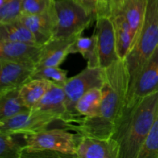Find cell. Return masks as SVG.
<instances>
[{
  "label": "cell",
  "instance_id": "3957f363",
  "mask_svg": "<svg viewBox=\"0 0 158 158\" xmlns=\"http://www.w3.org/2000/svg\"><path fill=\"white\" fill-rule=\"evenodd\" d=\"M158 46V0H148L146 15L134 48L126 58L130 83Z\"/></svg>",
  "mask_w": 158,
  "mask_h": 158
},
{
  "label": "cell",
  "instance_id": "9a60e30c",
  "mask_svg": "<svg viewBox=\"0 0 158 158\" xmlns=\"http://www.w3.org/2000/svg\"><path fill=\"white\" fill-rule=\"evenodd\" d=\"M32 110L52 114L58 117L60 122L66 117V94L63 86L52 83L38 103Z\"/></svg>",
  "mask_w": 158,
  "mask_h": 158
},
{
  "label": "cell",
  "instance_id": "7c38bea8",
  "mask_svg": "<svg viewBox=\"0 0 158 158\" xmlns=\"http://www.w3.org/2000/svg\"><path fill=\"white\" fill-rule=\"evenodd\" d=\"M19 19L32 32L40 46L54 38L56 27V15L53 6L45 12L37 14H21Z\"/></svg>",
  "mask_w": 158,
  "mask_h": 158
},
{
  "label": "cell",
  "instance_id": "4316f807",
  "mask_svg": "<svg viewBox=\"0 0 158 158\" xmlns=\"http://www.w3.org/2000/svg\"><path fill=\"white\" fill-rule=\"evenodd\" d=\"M55 0H23L21 14L30 15L45 12L52 7Z\"/></svg>",
  "mask_w": 158,
  "mask_h": 158
},
{
  "label": "cell",
  "instance_id": "e0dca14e",
  "mask_svg": "<svg viewBox=\"0 0 158 158\" xmlns=\"http://www.w3.org/2000/svg\"><path fill=\"white\" fill-rule=\"evenodd\" d=\"M52 82L46 79H32L19 89V94L25 106L32 110L50 89Z\"/></svg>",
  "mask_w": 158,
  "mask_h": 158
},
{
  "label": "cell",
  "instance_id": "8fae6325",
  "mask_svg": "<svg viewBox=\"0 0 158 158\" xmlns=\"http://www.w3.org/2000/svg\"><path fill=\"white\" fill-rule=\"evenodd\" d=\"M34 63L0 59V94L20 89L32 79Z\"/></svg>",
  "mask_w": 158,
  "mask_h": 158
},
{
  "label": "cell",
  "instance_id": "d6986e66",
  "mask_svg": "<svg viewBox=\"0 0 158 158\" xmlns=\"http://www.w3.org/2000/svg\"><path fill=\"white\" fill-rule=\"evenodd\" d=\"M114 25L117 43V51L119 58L125 60L131 52L134 44L132 32L122 14L111 18Z\"/></svg>",
  "mask_w": 158,
  "mask_h": 158
},
{
  "label": "cell",
  "instance_id": "2e32d148",
  "mask_svg": "<svg viewBox=\"0 0 158 158\" xmlns=\"http://www.w3.org/2000/svg\"><path fill=\"white\" fill-rule=\"evenodd\" d=\"M148 6V0H124L121 14L129 25L134 38L133 48L140 33ZM132 48V49H133Z\"/></svg>",
  "mask_w": 158,
  "mask_h": 158
},
{
  "label": "cell",
  "instance_id": "d4e9b609",
  "mask_svg": "<svg viewBox=\"0 0 158 158\" xmlns=\"http://www.w3.org/2000/svg\"><path fill=\"white\" fill-rule=\"evenodd\" d=\"M137 158H158V114Z\"/></svg>",
  "mask_w": 158,
  "mask_h": 158
},
{
  "label": "cell",
  "instance_id": "9c48e42d",
  "mask_svg": "<svg viewBox=\"0 0 158 158\" xmlns=\"http://www.w3.org/2000/svg\"><path fill=\"white\" fill-rule=\"evenodd\" d=\"M76 134L77 157L120 158V144L114 137L101 138L93 136Z\"/></svg>",
  "mask_w": 158,
  "mask_h": 158
},
{
  "label": "cell",
  "instance_id": "52a82bcc",
  "mask_svg": "<svg viewBox=\"0 0 158 158\" xmlns=\"http://www.w3.org/2000/svg\"><path fill=\"white\" fill-rule=\"evenodd\" d=\"M56 120H59L58 117L52 114L29 110L0 121V133L16 135L32 134L47 129Z\"/></svg>",
  "mask_w": 158,
  "mask_h": 158
},
{
  "label": "cell",
  "instance_id": "30bf717a",
  "mask_svg": "<svg viewBox=\"0 0 158 158\" xmlns=\"http://www.w3.org/2000/svg\"><path fill=\"white\" fill-rule=\"evenodd\" d=\"M94 33L97 35L100 67L105 69L120 60L117 51L115 29L110 17H97Z\"/></svg>",
  "mask_w": 158,
  "mask_h": 158
},
{
  "label": "cell",
  "instance_id": "ffe728a7",
  "mask_svg": "<svg viewBox=\"0 0 158 158\" xmlns=\"http://www.w3.org/2000/svg\"><path fill=\"white\" fill-rule=\"evenodd\" d=\"M0 40L38 44L32 32L19 18L14 21L0 24Z\"/></svg>",
  "mask_w": 158,
  "mask_h": 158
},
{
  "label": "cell",
  "instance_id": "ac0fdd59",
  "mask_svg": "<svg viewBox=\"0 0 158 158\" xmlns=\"http://www.w3.org/2000/svg\"><path fill=\"white\" fill-rule=\"evenodd\" d=\"M69 53L81 54L83 58L87 60L88 67H100L97 35L95 33L89 37L79 36L71 45Z\"/></svg>",
  "mask_w": 158,
  "mask_h": 158
},
{
  "label": "cell",
  "instance_id": "5b68a950",
  "mask_svg": "<svg viewBox=\"0 0 158 158\" xmlns=\"http://www.w3.org/2000/svg\"><path fill=\"white\" fill-rule=\"evenodd\" d=\"M25 148L23 157L35 151H52L77 157V134H71L67 129H46L32 134L23 135Z\"/></svg>",
  "mask_w": 158,
  "mask_h": 158
},
{
  "label": "cell",
  "instance_id": "f1b7e54d",
  "mask_svg": "<svg viewBox=\"0 0 158 158\" xmlns=\"http://www.w3.org/2000/svg\"><path fill=\"white\" fill-rule=\"evenodd\" d=\"M124 0H108L109 15L110 18L121 14L122 6Z\"/></svg>",
  "mask_w": 158,
  "mask_h": 158
},
{
  "label": "cell",
  "instance_id": "8992f818",
  "mask_svg": "<svg viewBox=\"0 0 158 158\" xmlns=\"http://www.w3.org/2000/svg\"><path fill=\"white\" fill-rule=\"evenodd\" d=\"M104 84V69L86 66L80 73L69 78L63 86L66 94V106L67 114L61 122L63 125L70 120L79 118L75 106L79 99L87 91L94 88H102Z\"/></svg>",
  "mask_w": 158,
  "mask_h": 158
},
{
  "label": "cell",
  "instance_id": "277c9868",
  "mask_svg": "<svg viewBox=\"0 0 158 158\" xmlns=\"http://www.w3.org/2000/svg\"><path fill=\"white\" fill-rule=\"evenodd\" d=\"M56 27L54 38L79 37L96 19L79 0H55Z\"/></svg>",
  "mask_w": 158,
  "mask_h": 158
},
{
  "label": "cell",
  "instance_id": "6da1fadb",
  "mask_svg": "<svg viewBox=\"0 0 158 158\" xmlns=\"http://www.w3.org/2000/svg\"><path fill=\"white\" fill-rule=\"evenodd\" d=\"M130 87V74L125 60H118L104 69L103 100L96 117H79L63 126L80 135L113 137L123 116Z\"/></svg>",
  "mask_w": 158,
  "mask_h": 158
},
{
  "label": "cell",
  "instance_id": "484cf974",
  "mask_svg": "<svg viewBox=\"0 0 158 158\" xmlns=\"http://www.w3.org/2000/svg\"><path fill=\"white\" fill-rule=\"evenodd\" d=\"M23 0H0V24L18 19Z\"/></svg>",
  "mask_w": 158,
  "mask_h": 158
},
{
  "label": "cell",
  "instance_id": "44dd1931",
  "mask_svg": "<svg viewBox=\"0 0 158 158\" xmlns=\"http://www.w3.org/2000/svg\"><path fill=\"white\" fill-rule=\"evenodd\" d=\"M103 100L102 88H94L83 94L76 104L75 109L80 117L91 118L97 115Z\"/></svg>",
  "mask_w": 158,
  "mask_h": 158
},
{
  "label": "cell",
  "instance_id": "ba28073f",
  "mask_svg": "<svg viewBox=\"0 0 158 158\" xmlns=\"http://www.w3.org/2000/svg\"><path fill=\"white\" fill-rule=\"evenodd\" d=\"M158 91V46L144 63L135 78L130 83L125 109H129L138 100Z\"/></svg>",
  "mask_w": 158,
  "mask_h": 158
},
{
  "label": "cell",
  "instance_id": "603a6c76",
  "mask_svg": "<svg viewBox=\"0 0 158 158\" xmlns=\"http://www.w3.org/2000/svg\"><path fill=\"white\" fill-rule=\"evenodd\" d=\"M21 136L0 133V158L23 157L25 140H19Z\"/></svg>",
  "mask_w": 158,
  "mask_h": 158
},
{
  "label": "cell",
  "instance_id": "7402d4cb",
  "mask_svg": "<svg viewBox=\"0 0 158 158\" xmlns=\"http://www.w3.org/2000/svg\"><path fill=\"white\" fill-rule=\"evenodd\" d=\"M19 89L0 94V121L29 110L20 97Z\"/></svg>",
  "mask_w": 158,
  "mask_h": 158
},
{
  "label": "cell",
  "instance_id": "5bb4252c",
  "mask_svg": "<svg viewBox=\"0 0 158 158\" xmlns=\"http://www.w3.org/2000/svg\"><path fill=\"white\" fill-rule=\"evenodd\" d=\"M78 37L53 38L43 45L41 56L36 68L59 66L69 53L71 45Z\"/></svg>",
  "mask_w": 158,
  "mask_h": 158
},
{
  "label": "cell",
  "instance_id": "cb8c5ba5",
  "mask_svg": "<svg viewBox=\"0 0 158 158\" xmlns=\"http://www.w3.org/2000/svg\"><path fill=\"white\" fill-rule=\"evenodd\" d=\"M46 79L52 83L61 86H64L69 78L67 77V71L61 69L59 66H45L42 68H35L32 79Z\"/></svg>",
  "mask_w": 158,
  "mask_h": 158
},
{
  "label": "cell",
  "instance_id": "4fadbf2b",
  "mask_svg": "<svg viewBox=\"0 0 158 158\" xmlns=\"http://www.w3.org/2000/svg\"><path fill=\"white\" fill-rule=\"evenodd\" d=\"M43 46L38 44L0 40V59L12 61L38 63Z\"/></svg>",
  "mask_w": 158,
  "mask_h": 158
},
{
  "label": "cell",
  "instance_id": "7a4b0ae2",
  "mask_svg": "<svg viewBox=\"0 0 158 158\" xmlns=\"http://www.w3.org/2000/svg\"><path fill=\"white\" fill-rule=\"evenodd\" d=\"M157 114L158 91L124 110L113 136L120 144V158H137Z\"/></svg>",
  "mask_w": 158,
  "mask_h": 158
},
{
  "label": "cell",
  "instance_id": "83f0119b",
  "mask_svg": "<svg viewBox=\"0 0 158 158\" xmlns=\"http://www.w3.org/2000/svg\"><path fill=\"white\" fill-rule=\"evenodd\" d=\"M83 7L97 19V17L109 15L108 0H79Z\"/></svg>",
  "mask_w": 158,
  "mask_h": 158
}]
</instances>
